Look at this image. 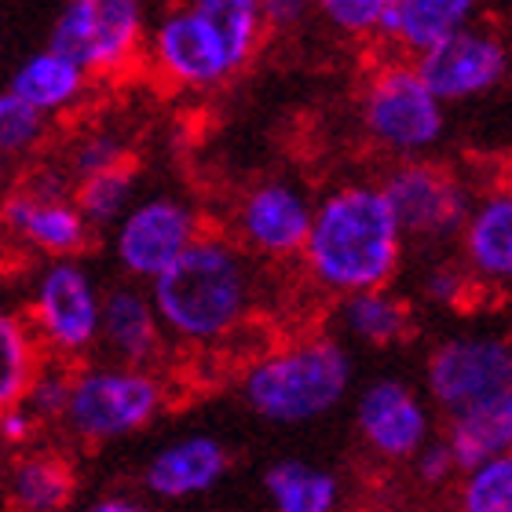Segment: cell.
Instances as JSON below:
<instances>
[{
    "label": "cell",
    "instance_id": "obj_1",
    "mask_svg": "<svg viewBox=\"0 0 512 512\" xmlns=\"http://www.w3.org/2000/svg\"><path fill=\"white\" fill-rule=\"evenodd\" d=\"M165 337L191 348L231 341L256 311V260L224 231H202L147 286Z\"/></svg>",
    "mask_w": 512,
    "mask_h": 512
},
{
    "label": "cell",
    "instance_id": "obj_2",
    "mask_svg": "<svg viewBox=\"0 0 512 512\" xmlns=\"http://www.w3.org/2000/svg\"><path fill=\"white\" fill-rule=\"evenodd\" d=\"M406 242L399 235L381 183H341L311 209V227L300 249L308 282L341 300L363 289H388L403 267Z\"/></svg>",
    "mask_w": 512,
    "mask_h": 512
},
{
    "label": "cell",
    "instance_id": "obj_3",
    "mask_svg": "<svg viewBox=\"0 0 512 512\" xmlns=\"http://www.w3.org/2000/svg\"><path fill=\"white\" fill-rule=\"evenodd\" d=\"M352 377V355L341 337L304 333L256 355L238 377V395L271 425H308L348 399Z\"/></svg>",
    "mask_w": 512,
    "mask_h": 512
},
{
    "label": "cell",
    "instance_id": "obj_4",
    "mask_svg": "<svg viewBox=\"0 0 512 512\" xmlns=\"http://www.w3.org/2000/svg\"><path fill=\"white\" fill-rule=\"evenodd\" d=\"M359 125L388 158H432L447 139V107L428 92L410 59H384L363 81Z\"/></svg>",
    "mask_w": 512,
    "mask_h": 512
},
{
    "label": "cell",
    "instance_id": "obj_5",
    "mask_svg": "<svg viewBox=\"0 0 512 512\" xmlns=\"http://www.w3.org/2000/svg\"><path fill=\"white\" fill-rule=\"evenodd\" d=\"M169 403V388L161 374L143 366L85 363L70 374V399L63 425L81 443H114L136 436Z\"/></svg>",
    "mask_w": 512,
    "mask_h": 512
},
{
    "label": "cell",
    "instance_id": "obj_6",
    "mask_svg": "<svg viewBox=\"0 0 512 512\" xmlns=\"http://www.w3.org/2000/svg\"><path fill=\"white\" fill-rule=\"evenodd\" d=\"M147 30V0H66L48 48L74 59L92 81H118L143 63Z\"/></svg>",
    "mask_w": 512,
    "mask_h": 512
},
{
    "label": "cell",
    "instance_id": "obj_7",
    "mask_svg": "<svg viewBox=\"0 0 512 512\" xmlns=\"http://www.w3.org/2000/svg\"><path fill=\"white\" fill-rule=\"evenodd\" d=\"M103 289L81 260H48L33 275L26 322L52 363H81L99 344Z\"/></svg>",
    "mask_w": 512,
    "mask_h": 512
},
{
    "label": "cell",
    "instance_id": "obj_8",
    "mask_svg": "<svg viewBox=\"0 0 512 512\" xmlns=\"http://www.w3.org/2000/svg\"><path fill=\"white\" fill-rule=\"evenodd\" d=\"M381 191L403 242L421 249L450 246L476 202V187L469 176L436 158L395 161L384 172Z\"/></svg>",
    "mask_w": 512,
    "mask_h": 512
},
{
    "label": "cell",
    "instance_id": "obj_9",
    "mask_svg": "<svg viewBox=\"0 0 512 512\" xmlns=\"http://www.w3.org/2000/svg\"><path fill=\"white\" fill-rule=\"evenodd\" d=\"M74 183L59 165L33 169L19 187L0 198V238L30 256L48 260H77L92 242V227L81 220Z\"/></svg>",
    "mask_w": 512,
    "mask_h": 512
},
{
    "label": "cell",
    "instance_id": "obj_10",
    "mask_svg": "<svg viewBox=\"0 0 512 512\" xmlns=\"http://www.w3.org/2000/svg\"><path fill=\"white\" fill-rule=\"evenodd\" d=\"M425 392L447 417L512 399V348L502 333H454L432 348Z\"/></svg>",
    "mask_w": 512,
    "mask_h": 512
},
{
    "label": "cell",
    "instance_id": "obj_11",
    "mask_svg": "<svg viewBox=\"0 0 512 512\" xmlns=\"http://www.w3.org/2000/svg\"><path fill=\"white\" fill-rule=\"evenodd\" d=\"M202 231V213L191 198L172 191L139 194L128 205V213L110 227V253L125 282L150 286L172 260L187 253V246Z\"/></svg>",
    "mask_w": 512,
    "mask_h": 512
},
{
    "label": "cell",
    "instance_id": "obj_12",
    "mask_svg": "<svg viewBox=\"0 0 512 512\" xmlns=\"http://www.w3.org/2000/svg\"><path fill=\"white\" fill-rule=\"evenodd\" d=\"M143 63L161 85L191 92V96L216 92L238 74L220 37L180 0H172L169 8L150 22Z\"/></svg>",
    "mask_w": 512,
    "mask_h": 512
},
{
    "label": "cell",
    "instance_id": "obj_13",
    "mask_svg": "<svg viewBox=\"0 0 512 512\" xmlns=\"http://www.w3.org/2000/svg\"><path fill=\"white\" fill-rule=\"evenodd\" d=\"M311 194L293 180L271 176L238 194L231 209V238L256 264L297 260L311 227Z\"/></svg>",
    "mask_w": 512,
    "mask_h": 512
},
{
    "label": "cell",
    "instance_id": "obj_14",
    "mask_svg": "<svg viewBox=\"0 0 512 512\" xmlns=\"http://www.w3.org/2000/svg\"><path fill=\"white\" fill-rule=\"evenodd\" d=\"M414 66L443 107L476 103L494 96L509 81V41L491 22H472L450 41L414 59Z\"/></svg>",
    "mask_w": 512,
    "mask_h": 512
},
{
    "label": "cell",
    "instance_id": "obj_15",
    "mask_svg": "<svg viewBox=\"0 0 512 512\" xmlns=\"http://www.w3.org/2000/svg\"><path fill=\"white\" fill-rule=\"evenodd\" d=\"M355 425L377 458L410 461L432 439V410L406 381L377 377L359 395Z\"/></svg>",
    "mask_w": 512,
    "mask_h": 512
},
{
    "label": "cell",
    "instance_id": "obj_16",
    "mask_svg": "<svg viewBox=\"0 0 512 512\" xmlns=\"http://www.w3.org/2000/svg\"><path fill=\"white\" fill-rule=\"evenodd\" d=\"M454 242H458V264L465 267L472 286L505 293L512 278V191L505 183L476 191V202Z\"/></svg>",
    "mask_w": 512,
    "mask_h": 512
},
{
    "label": "cell",
    "instance_id": "obj_17",
    "mask_svg": "<svg viewBox=\"0 0 512 512\" xmlns=\"http://www.w3.org/2000/svg\"><path fill=\"white\" fill-rule=\"evenodd\" d=\"M165 330L158 322V311L150 304V293L136 282L103 289L99 308V344L96 352L107 355V363L118 366H150L165 355Z\"/></svg>",
    "mask_w": 512,
    "mask_h": 512
},
{
    "label": "cell",
    "instance_id": "obj_18",
    "mask_svg": "<svg viewBox=\"0 0 512 512\" xmlns=\"http://www.w3.org/2000/svg\"><path fill=\"white\" fill-rule=\"evenodd\" d=\"M231 469V454L216 436L194 432L169 447H161L154 458L143 465V491L161 498V502H183L209 494Z\"/></svg>",
    "mask_w": 512,
    "mask_h": 512
},
{
    "label": "cell",
    "instance_id": "obj_19",
    "mask_svg": "<svg viewBox=\"0 0 512 512\" xmlns=\"http://www.w3.org/2000/svg\"><path fill=\"white\" fill-rule=\"evenodd\" d=\"M480 15L483 0H399L384 15L377 41L414 63L436 44L450 41L465 26L480 22Z\"/></svg>",
    "mask_w": 512,
    "mask_h": 512
},
{
    "label": "cell",
    "instance_id": "obj_20",
    "mask_svg": "<svg viewBox=\"0 0 512 512\" xmlns=\"http://www.w3.org/2000/svg\"><path fill=\"white\" fill-rule=\"evenodd\" d=\"M8 92H15L22 103H30L41 118L55 121L74 114L85 103L92 92V77L55 48H41L30 59H22L19 70L11 74Z\"/></svg>",
    "mask_w": 512,
    "mask_h": 512
},
{
    "label": "cell",
    "instance_id": "obj_21",
    "mask_svg": "<svg viewBox=\"0 0 512 512\" xmlns=\"http://www.w3.org/2000/svg\"><path fill=\"white\" fill-rule=\"evenodd\" d=\"M77 494L70 458L55 450H30L8 472V505L15 512H63Z\"/></svg>",
    "mask_w": 512,
    "mask_h": 512
},
{
    "label": "cell",
    "instance_id": "obj_22",
    "mask_svg": "<svg viewBox=\"0 0 512 512\" xmlns=\"http://www.w3.org/2000/svg\"><path fill=\"white\" fill-rule=\"evenodd\" d=\"M337 326L348 341L366 344V348H395L414 330L410 308L399 293L388 289H363L352 297L337 300Z\"/></svg>",
    "mask_w": 512,
    "mask_h": 512
},
{
    "label": "cell",
    "instance_id": "obj_23",
    "mask_svg": "<svg viewBox=\"0 0 512 512\" xmlns=\"http://www.w3.org/2000/svg\"><path fill=\"white\" fill-rule=\"evenodd\" d=\"M447 450L454 458V469L469 472L476 465L491 458H502L512 447V399L483 410H469V414L450 417L447 428Z\"/></svg>",
    "mask_w": 512,
    "mask_h": 512
},
{
    "label": "cell",
    "instance_id": "obj_24",
    "mask_svg": "<svg viewBox=\"0 0 512 512\" xmlns=\"http://www.w3.org/2000/svg\"><path fill=\"white\" fill-rule=\"evenodd\" d=\"M264 491L271 494L275 512H337L341 505V480L300 458L275 461L264 472Z\"/></svg>",
    "mask_w": 512,
    "mask_h": 512
},
{
    "label": "cell",
    "instance_id": "obj_25",
    "mask_svg": "<svg viewBox=\"0 0 512 512\" xmlns=\"http://www.w3.org/2000/svg\"><path fill=\"white\" fill-rule=\"evenodd\" d=\"M220 37L238 74L253 63L267 41L264 19H260V0H180Z\"/></svg>",
    "mask_w": 512,
    "mask_h": 512
},
{
    "label": "cell",
    "instance_id": "obj_26",
    "mask_svg": "<svg viewBox=\"0 0 512 512\" xmlns=\"http://www.w3.org/2000/svg\"><path fill=\"white\" fill-rule=\"evenodd\" d=\"M41 366L44 352L26 315L0 300V410L22 403V395Z\"/></svg>",
    "mask_w": 512,
    "mask_h": 512
},
{
    "label": "cell",
    "instance_id": "obj_27",
    "mask_svg": "<svg viewBox=\"0 0 512 512\" xmlns=\"http://www.w3.org/2000/svg\"><path fill=\"white\" fill-rule=\"evenodd\" d=\"M70 198H74L77 213L92 231H110L128 213V205L139 198V176L132 165L96 172V176L77 180Z\"/></svg>",
    "mask_w": 512,
    "mask_h": 512
},
{
    "label": "cell",
    "instance_id": "obj_28",
    "mask_svg": "<svg viewBox=\"0 0 512 512\" xmlns=\"http://www.w3.org/2000/svg\"><path fill=\"white\" fill-rule=\"evenodd\" d=\"M118 165H132V143L114 125H88L66 143V154L59 158V169L70 176V183L118 169Z\"/></svg>",
    "mask_w": 512,
    "mask_h": 512
},
{
    "label": "cell",
    "instance_id": "obj_29",
    "mask_svg": "<svg viewBox=\"0 0 512 512\" xmlns=\"http://www.w3.org/2000/svg\"><path fill=\"white\" fill-rule=\"evenodd\" d=\"M48 132H52V121L41 118L30 103H22L8 88L0 92V158L8 165L33 158L48 143Z\"/></svg>",
    "mask_w": 512,
    "mask_h": 512
},
{
    "label": "cell",
    "instance_id": "obj_30",
    "mask_svg": "<svg viewBox=\"0 0 512 512\" xmlns=\"http://www.w3.org/2000/svg\"><path fill=\"white\" fill-rule=\"evenodd\" d=\"M458 512H512V458H491L461 472Z\"/></svg>",
    "mask_w": 512,
    "mask_h": 512
},
{
    "label": "cell",
    "instance_id": "obj_31",
    "mask_svg": "<svg viewBox=\"0 0 512 512\" xmlns=\"http://www.w3.org/2000/svg\"><path fill=\"white\" fill-rule=\"evenodd\" d=\"M315 15L348 41H377L388 4L384 0H315Z\"/></svg>",
    "mask_w": 512,
    "mask_h": 512
},
{
    "label": "cell",
    "instance_id": "obj_32",
    "mask_svg": "<svg viewBox=\"0 0 512 512\" xmlns=\"http://www.w3.org/2000/svg\"><path fill=\"white\" fill-rule=\"evenodd\" d=\"M70 366L66 363H52L44 359V366L33 374L30 388L22 395V406L30 410V417L41 425V421H63L66 399H70Z\"/></svg>",
    "mask_w": 512,
    "mask_h": 512
},
{
    "label": "cell",
    "instance_id": "obj_33",
    "mask_svg": "<svg viewBox=\"0 0 512 512\" xmlns=\"http://www.w3.org/2000/svg\"><path fill=\"white\" fill-rule=\"evenodd\" d=\"M472 293H476V286L469 282L465 267L458 260H450V256L428 264L425 275H421V297L428 304H439V308H461V304L472 300Z\"/></svg>",
    "mask_w": 512,
    "mask_h": 512
},
{
    "label": "cell",
    "instance_id": "obj_34",
    "mask_svg": "<svg viewBox=\"0 0 512 512\" xmlns=\"http://www.w3.org/2000/svg\"><path fill=\"white\" fill-rule=\"evenodd\" d=\"M315 15V0H260L267 33H297Z\"/></svg>",
    "mask_w": 512,
    "mask_h": 512
},
{
    "label": "cell",
    "instance_id": "obj_35",
    "mask_svg": "<svg viewBox=\"0 0 512 512\" xmlns=\"http://www.w3.org/2000/svg\"><path fill=\"white\" fill-rule=\"evenodd\" d=\"M414 469L417 476H421V483H428V487H439V483H447L450 476H454V458H450V450L443 439H428L425 447L417 450L414 458Z\"/></svg>",
    "mask_w": 512,
    "mask_h": 512
},
{
    "label": "cell",
    "instance_id": "obj_36",
    "mask_svg": "<svg viewBox=\"0 0 512 512\" xmlns=\"http://www.w3.org/2000/svg\"><path fill=\"white\" fill-rule=\"evenodd\" d=\"M33 432H37V421H33L30 410H26L22 403L0 410V439H4V443L22 447V443H30L33 439Z\"/></svg>",
    "mask_w": 512,
    "mask_h": 512
},
{
    "label": "cell",
    "instance_id": "obj_37",
    "mask_svg": "<svg viewBox=\"0 0 512 512\" xmlns=\"http://www.w3.org/2000/svg\"><path fill=\"white\" fill-rule=\"evenodd\" d=\"M85 512H154V509L143 505V502H136V498H128V494H110V498L92 502Z\"/></svg>",
    "mask_w": 512,
    "mask_h": 512
},
{
    "label": "cell",
    "instance_id": "obj_38",
    "mask_svg": "<svg viewBox=\"0 0 512 512\" xmlns=\"http://www.w3.org/2000/svg\"><path fill=\"white\" fill-rule=\"evenodd\" d=\"M11 191V165L4 158H0V198Z\"/></svg>",
    "mask_w": 512,
    "mask_h": 512
},
{
    "label": "cell",
    "instance_id": "obj_39",
    "mask_svg": "<svg viewBox=\"0 0 512 512\" xmlns=\"http://www.w3.org/2000/svg\"><path fill=\"white\" fill-rule=\"evenodd\" d=\"M384 4H388V8H395V4H399V0H384Z\"/></svg>",
    "mask_w": 512,
    "mask_h": 512
}]
</instances>
